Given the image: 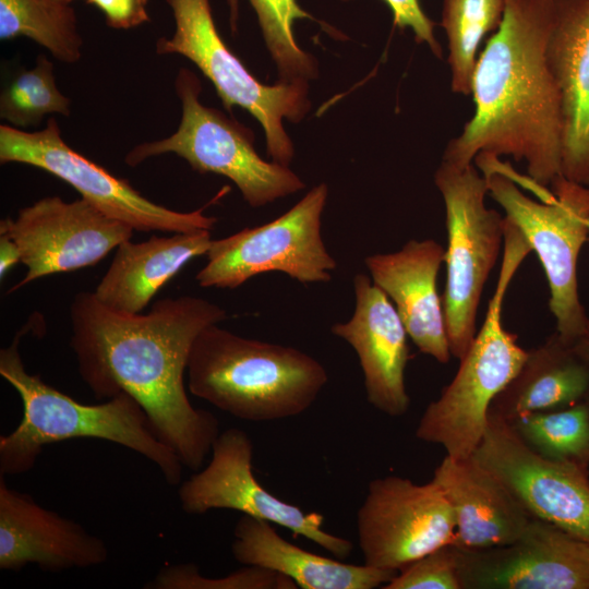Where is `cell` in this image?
I'll list each match as a JSON object with an SVG mask.
<instances>
[{
  "instance_id": "1",
  "label": "cell",
  "mask_w": 589,
  "mask_h": 589,
  "mask_svg": "<svg viewBox=\"0 0 589 589\" xmlns=\"http://www.w3.org/2000/svg\"><path fill=\"white\" fill-rule=\"evenodd\" d=\"M70 317L71 347L93 395L131 396L182 465L197 471L219 435V423L190 402L184 373L196 337L226 320L227 312L208 300L181 296L156 301L147 313H123L82 291L71 303Z\"/></svg>"
},
{
  "instance_id": "2",
  "label": "cell",
  "mask_w": 589,
  "mask_h": 589,
  "mask_svg": "<svg viewBox=\"0 0 589 589\" xmlns=\"http://www.w3.org/2000/svg\"><path fill=\"white\" fill-rule=\"evenodd\" d=\"M554 0H506L502 23L477 59L473 117L442 160L464 168L479 154L524 160L546 188L562 175L563 112L546 59Z\"/></svg>"
},
{
  "instance_id": "3",
  "label": "cell",
  "mask_w": 589,
  "mask_h": 589,
  "mask_svg": "<svg viewBox=\"0 0 589 589\" xmlns=\"http://www.w3.org/2000/svg\"><path fill=\"white\" fill-rule=\"evenodd\" d=\"M21 328L13 341L0 350V375L16 390L23 414L17 426L0 437V474H22L33 469L47 445L97 438L127 447L156 465L165 480L181 482L182 462L154 431L145 411L131 396L121 393L104 402L86 405L28 373L19 350Z\"/></svg>"
},
{
  "instance_id": "4",
  "label": "cell",
  "mask_w": 589,
  "mask_h": 589,
  "mask_svg": "<svg viewBox=\"0 0 589 589\" xmlns=\"http://www.w3.org/2000/svg\"><path fill=\"white\" fill-rule=\"evenodd\" d=\"M187 374L192 395L252 422L303 413L328 381L325 368L312 356L239 336L218 324L196 337Z\"/></svg>"
},
{
  "instance_id": "5",
  "label": "cell",
  "mask_w": 589,
  "mask_h": 589,
  "mask_svg": "<svg viewBox=\"0 0 589 589\" xmlns=\"http://www.w3.org/2000/svg\"><path fill=\"white\" fill-rule=\"evenodd\" d=\"M505 252L497 287L480 332L460 359L453 381L423 411L417 438L442 446L454 459L470 458L481 443L495 397L524 365L528 351L502 324V304L520 263L532 251L521 231L504 218Z\"/></svg>"
},
{
  "instance_id": "6",
  "label": "cell",
  "mask_w": 589,
  "mask_h": 589,
  "mask_svg": "<svg viewBox=\"0 0 589 589\" xmlns=\"http://www.w3.org/2000/svg\"><path fill=\"white\" fill-rule=\"evenodd\" d=\"M491 196L505 211V218L525 236L546 275L549 306L556 333L567 342L586 337L589 317L580 303L577 283L578 255L589 238V188L562 175L551 183L553 196L540 202L525 195L510 167L498 157L479 154Z\"/></svg>"
},
{
  "instance_id": "7",
  "label": "cell",
  "mask_w": 589,
  "mask_h": 589,
  "mask_svg": "<svg viewBox=\"0 0 589 589\" xmlns=\"http://www.w3.org/2000/svg\"><path fill=\"white\" fill-rule=\"evenodd\" d=\"M175 87L182 106L177 131L163 140L134 146L125 155L127 165L135 167L151 157L176 154L200 173L230 179L254 208L305 188L288 166L266 161L256 153L250 129L200 101L202 86L192 71L181 68Z\"/></svg>"
},
{
  "instance_id": "8",
  "label": "cell",
  "mask_w": 589,
  "mask_h": 589,
  "mask_svg": "<svg viewBox=\"0 0 589 589\" xmlns=\"http://www.w3.org/2000/svg\"><path fill=\"white\" fill-rule=\"evenodd\" d=\"M166 1L176 27L172 36L158 38L156 52L180 55L193 62L212 82L227 111L239 106L261 123L268 155L288 166L294 151L283 119L299 122L309 111L308 81L263 84L220 37L208 0Z\"/></svg>"
},
{
  "instance_id": "9",
  "label": "cell",
  "mask_w": 589,
  "mask_h": 589,
  "mask_svg": "<svg viewBox=\"0 0 589 589\" xmlns=\"http://www.w3.org/2000/svg\"><path fill=\"white\" fill-rule=\"evenodd\" d=\"M434 182L445 204L448 238L443 311L450 353L460 360L476 337L477 311L504 238V217L485 206L488 182L473 164L459 168L442 160Z\"/></svg>"
},
{
  "instance_id": "10",
  "label": "cell",
  "mask_w": 589,
  "mask_h": 589,
  "mask_svg": "<svg viewBox=\"0 0 589 589\" xmlns=\"http://www.w3.org/2000/svg\"><path fill=\"white\" fill-rule=\"evenodd\" d=\"M328 188H312L278 218L213 240L195 279L203 288L235 289L256 275L280 272L301 284L327 283L337 262L322 237Z\"/></svg>"
},
{
  "instance_id": "11",
  "label": "cell",
  "mask_w": 589,
  "mask_h": 589,
  "mask_svg": "<svg viewBox=\"0 0 589 589\" xmlns=\"http://www.w3.org/2000/svg\"><path fill=\"white\" fill-rule=\"evenodd\" d=\"M0 163L39 168L69 183L106 216L137 231L190 232L212 230L217 219L203 212H178L156 204L93 160L72 149L62 139L58 121L50 117L39 131L0 125Z\"/></svg>"
},
{
  "instance_id": "12",
  "label": "cell",
  "mask_w": 589,
  "mask_h": 589,
  "mask_svg": "<svg viewBox=\"0 0 589 589\" xmlns=\"http://www.w3.org/2000/svg\"><path fill=\"white\" fill-rule=\"evenodd\" d=\"M204 469L182 482L178 490L182 509L202 515L212 509H232L289 529L332 553L347 558L352 542L323 528L324 517L305 513L265 489L253 473V443L242 430L230 428L215 440Z\"/></svg>"
},
{
  "instance_id": "13",
  "label": "cell",
  "mask_w": 589,
  "mask_h": 589,
  "mask_svg": "<svg viewBox=\"0 0 589 589\" xmlns=\"http://www.w3.org/2000/svg\"><path fill=\"white\" fill-rule=\"evenodd\" d=\"M471 458L497 478L531 517L589 542L587 465L539 454L493 413Z\"/></svg>"
},
{
  "instance_id": "14",
  "label": "cell",
  "mask_w": 589,
  "mask_h": 589,
  "mask_svg": "<svg viewBox=\"0 0 589 589\" xmlns=\"http://www.w3.org/2000/svg\"><path fill=\"white\" fill-rule=\"evenodd\" d=\"M455 529L452 506L432 480L417 484L398 476L374 479L357 514L364 564L397 572L452 544Z\"/></svg>"
},
{
  "instance_id": "15",
  "label": "cell",
  "mask_w": 589,
  "mask_h": 589,
  "mask_svg": "<svg viewBox=\"0 0 589 589\" xmlns=\"http://www.w3.org/2000/svg\"><path fill=\"white\" fill-rule=\"evenodd\" d=\"M134 229L106 216L83 197L65 202L46 196L19 211L16 218L0 221V233L17 245L26 275L12 287L56 273L95 265L132 238Z\"/></svg>"
},
{
  "instance_id": "16",
  "label": "cell",
  "mask_w": 589,
  "mask_h": 589,
  "mask_svg": "<svg viewBox=\"0 0 589 589\" xmlns=\"http://www.w3.org/2000/svg\"><path fill=\"white\" fill-rule=\"evenodd\" d=\"M457 551L462 589H589V542L541 519L509 544Z\"/></svg>"
},
{
  "instance_id": "17",
  "label": "cell",
  "mask_w": 589,
  "mask_h": 589,
  "mask_svg": "<svg viewBox=\"0 0 589 589\" xmlns=\"http://www.w3.org/2000/svg\"><path fill=\"white\" fill-rule=\"evenodd\" d=\"M354 310L330 332L356 351L368 401L378 411L400 417L409 410L405 370L410 358L408 333L393 302L369 277H353Z\"/></svg>"
},
{
  "instance_id": "18",
  "label": "cell",
  "mask_w": 589,
  "mask_h": 589,
  "mask_svg": "<svg viewBox=\"0 0 589 589\" xmlns=\"http://www.w3.org/2000/svg\"><path fill=\"white\" fill-rule=\"evenodd\" d=\"M107 558L108 549L100 538L11 489L1 474L0 569L19 570L36 564L61 572L94 567Z\"/></svg>"
},
{
  "instance_id": "19",
  "label": "cell",
  "mask_w": 589,
  "mask_h": 589,
  "mask_svg": "<svg viewBox=\"0 0 589 589\" xmlns=\"http://www.w3.org/2000/svg\"><path fill=\"white\" fill-rule=\"evenodd\" d=\"M444 261V248L426 239L409 240L396 252L369 255L364 264L372 281L393 302L418 349L445 364L452 353L436 285Z\"/></svg>"
},
{
  "instance_id": "20",
  "label": "cell",
  "mask_w": 589,
  "mask_h": 589,
  "mask_svg": "<svg viewBox=\"0 0 589 589\" xmlns=\"http://www.w3.org/2000/svg\"><path fill=\"white\" fill-rule=\"evenodd\" d=\"M546 59L562 98V176L589 185V0H554Z\"/></svg>"
},
{
  "instance_id": "21",
  "label": "cell",
  "mask_w": 589,
  "mask_h": 589,
  "mask_svg": "<svg viewBox=\"0 0 589 589\" xmlns=\"http://www.w3.org/2000/svg\"><path fill=\"white\" fill-rule=\"evenodd\" d=\"M431 480L452 506L456 522L452 545L460 551L509 544L532 519L504 484L471 457L445 456Z\"/></svg>"
},
{
  "instance_id": "22",
  "label": "cell",
  "mask_w": 589,
  "mask_h": 589,
  "mask_svg": "<svg viewBox=\"0 0 589 589\" xmlns=\"http://www.w3.org/2000/svg\"><path fill=\"white\" fill-rule=\"evenodd\" d=\"M231 552L240 564L277 572L302 589L383 588L398 574L314 554L284 539L272 522L247 515L235 526Z\"/></svg>"
},
{
  "instance_id": "23",
  "label": "cell",
  "mask_w": 589,
  "mask_h": 589,
  "mask_svg": "<svg viewBox=\"0 0 589 589\" xmlns=\"http://www.w3.org/2000/svg\"><path fill=\"white\" fill-rule=\"evenodd\" d=\"M212 241L211 230L152 236L142 242L127 240L116 249L93 292L111 310L141 313L187 263L207 254Z\"/></svg>"
},
{
  "instance_id": "24",
  "label": "cell",
  "mask_w": 589,
  "mask_h": 589,
  "mask_svg": "<svg viewBox=\"0 0 589 589\" xmlns=\"http://www.w3.org/2000/svg\"><path fill=\"white\" fill-rule=\"evenodd\" d=\"M589 396V363L555 332L528 352L518 374L495 397L490 413L512 422L527 413L572 406Z\"/></svg>"
},
{
  "instance_id": "25",
  "label": "cell",
  "mask_w": 589,
  "mask_h": 589,
  "mask_svg": "<svg viewBox=\"0 0 589 589\" xmlns=\"http://www.w3.org/2000/svg\"><path fill=\"white\" fill-rule=\"evenodd\" d=\"M27 37L52 57L74 63L82 57L83 39L74 9L57 0H0V39Z\"/></svg>"
},
{
  "instance_id": "26",
  "label": "cell",
  "mask_w": 589,
  "mask_h": 589,
  "mask_svg": "<svg viewBox=\"0 0 589 589\" xmlns=\"http://www.w3.org/2000/svg\"><path fill=\"white\" fill-rule=\"evenodd\" d=\"M505 4L506 0H443L441 25L447 36L453 93L471 94L478 48L500 27Z\"/></svg>"
},
{
  "instance_id": "27",
  "label": "cell",
  "mask_w": 589,
  "mask_h": 589,
  "mask_svg": "<svg viewBox=\"0 0 589 589\" xmlns=\"http://www.w3.org/2000/svg\"><path fill=\"white\" fill-rule=\"evenodd\" d=\"M518 435L539 454L589 465V402L531 412L509 422Z\"/></svg>"
},
{
  "instance_id": "28",
  "label": "cell",
  "mask_w": 589,
  "mask_h": 589,
  "mask_svg": "<svg viewBox=\"0 0 589 589\" xmlns=\"http://www.w3.org/2000/svg\"><path fill=\"white\" fill-rule=\"evenodd\" d=\"M230 8V24L236 31L238 0H227ZM280 81L313 79L317 67L313 57L303 51L296 41L293 24L298 19H311L297 0H250Z\"/></svg>"
},
{
  "instance_id": "29",
  "label": "cell",
  "mask_w": 589,
  "mask_h": 589,
  "mask_svg": "<svg viewBox=\"0 0 589 589\" xmlns=\"http://www.w3.org/2000/svg\"><path fill=\"white\" fill-rule=\"evenodd\" d=\"M70 104L57 86L52 62L39 55L32 69H21L2 88L0 118L24 129L37 125L48 115L69 116Z\"/></svg>"
},
{
  "instance_id": "30",
  "label": "cell",
  "mask_w": 589,
  "mask_h": 589,
  "mask_svg": "<svg viewBox=\"0 0 589 589\" xmlns=\"http://www.w3.org/2000/svg\"><path fill=\"white\" fill-rule=\"evenodd\" d=\"M154 589H296L293 580L277 572L252 565L223 577H205L192 564L163 567L149 584Z\"/></svg>"
},
{
  "instance_id": "31",
  "label": "cell",
  "mask_w": 589,
  "mask_h": 589,
  "mask_svg": "<svg viewBox=\"0 0 589 589\" xmlns=\"http://www.w3.org/2000/svg\"><path fill=\"white\" fill-rule=\"evenodd\" d=\"M383 589H462L457 549L448 544L428 553L399 570Z\"/></svg>"
},
{
  "instance_id": "32",
  "label": "cell",
  "mask_w": 589,
  "mask_h": 589,
  "mask_svg": "<svg viewBox=\"0 0 589 589\" xmlns=\"http://www.w3.org/2000/svg\"><path fill=\"white\" fill-rule=\"evenodd\" d=\"M393 13L394 25L409 27L418 43H424L437 58L442 57V47L434 35V22L426 16L419 0H383Z\"/></svg>"
},
{
  "instance_id": "33",
  "label": "cell",
  "mask_w": 589,
  "mask_h": 589,
  "mask_svg": "<svg viewBox=\"0 0 589 589\" xmlns=\"http://www.w3.org/2000/svg\"><path fill=\"white\" fill-rule=\"evenodd\" d=\"M105 15L106 24L116 29H129L149 21L148 0H86Z\"/></svg>"
},
{
  "instance_id": "34",
  "label": "cell",
  "mask_w": 589,
  "mask_h": 589,
  "mask_svg": "<svg viewBox=\"0 0 589 589\" xmlns=\"http://www.w3.org/2000/svg\"><path fill=\"white\" fill-rule=\"evenodd\" d=\"M17 262H21V254L16 243L9 236L0 233L1 279Z\"/></svg>"
},
{
  "instance_id": "35",
  "label": "cell",
  "mask_w": 589,
  "mask_h": 589,
  "mask_svg": "<svg viewBox=\"0 0 589 589\" xmlns=\"http://www.w3.org/2000/svg\"><path fill=\"white\" fill-rule=\"evenodd\" d=\"M575 346L579 353L586 359V361L589 363V338H581L577 342H575Z\"/></svg>"
},
{
  "instance_id": "36",
  "label": "cell",
  "mask_w": 589,
  "mask_h": 589,
  "mask_svg": "<svg viewBox=\"0 0 589 589\" xmlns=\"http://www.w3.org/2000/svg\"><path fill=\"white\" fill-rule=\"evenodd\" d=\"M588 227H589V221H588ZM588 241H589V238H588ZM584 338H589V323H588L587 335H586V337H584Z\"/></svg>"
},
{
  "instance_id": "37",
  "label": "cell",
  "mask_w": 589,
  "mask_h": 589,
  "mask_svg": "<svg viewBox=\"0 0 589 589\" xmlns=\"http://www.w3.org/2000/svg\"><path fill=\"white\" fill-rule=\"evenodd\" d=\"M57 1H60V2H63V3L70 4V2H71L72 0H57Z\"/></svg>"
},
{
  "instance_id": "38",
  "label": "cell",
  "mask_w": 589,
  "mask_h": 589,
  "mask_svg": "<svg viewBox=\"0 0 589 589\" xmlns=\"http://www.w3.org/2000/svg\"><path fill=\"white\" fill-rule=\"evenodd\" d=\"M587 400H588V402H589V396L587 397Z\"/></svg>"
}]
</instances>
